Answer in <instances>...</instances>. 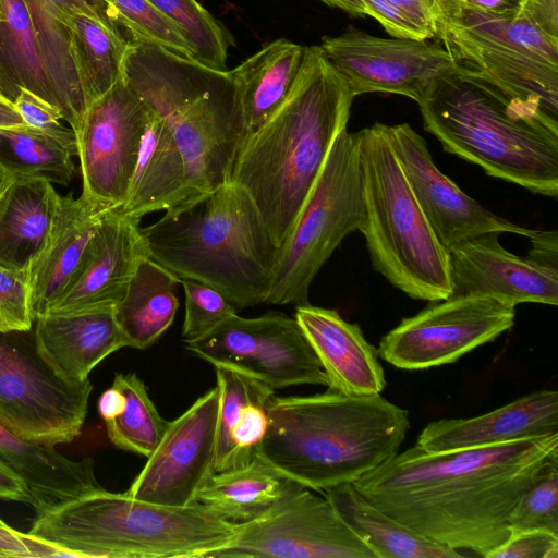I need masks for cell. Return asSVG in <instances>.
Instances as JSON below:
<instances>
[{
	"label": "cell",
	"mask_w": 558,
	"mask_h": 558,
	"mask_svg": "<svg viewBox=\"0 0 558 558\" xmlns=\"http://www.w3.org/2000/svg\"><path fill=\"white\" fill-rule=\"evenodd\" d=\"M498 233H485L449 250L451 294L490 295L513 305L558 304V270L507 251Z\"/></svg>",
	"instance_id": "cell-20"
},
{
	"label": "cell",
	"mask_w": 558,
	"mask_h": 558,
	"mask_svg": "<svg viewBox=\"0 0 558 558\" xmlns=\"http://www.w3.org/2000/svg\"><path fill=\"white\" fill-rule=\"evenodd\" d=\"M0 526H9L2 519H0Z\"/></svg>",
	"instance_id": "cell-56"
},
{
	"label": "cell",
	"mask_w": 558,
	"mask_h": 558,
	"mask_svg": "<svg viewBox=\"0 0 558 558\" xmlns=\"http://www.w3.org/2000/svg\"><path fill=\"white\" fill-rule=\"evenodd\" d=\"M437 35L458 68L558 121V40L522 15H495L442 0Z\"/></svg>",
	"instance_id": "cell-9"
},
{
	"label": "cell",
	"mask_w": 558,
	"mask_h": 558,
	"mask_svg": "<svg viewBox=\"0 0 558 558\" xmlns=\"http://www.w3.org/2000/svg\"><path fill=\"white\" fill-rule=\"evenodd\" d=\"M474 10L504 16L517 15L521 0H456Z\"/></svg>",
	"instance_id": "cell-49"
},
{
	"label": "cell",
	"mask_w": 558,
	"mask_h": 558,
	"mask_svg": "<svg viewBox=\"0 0 558 558\" xmlns=\"http://www.w3.org/2000/svg\"><path fill=\"white\" fill-rule=\"evenodd\" d=\"M219 389L215 472L246 465L268 429L275 389L235 368L215 366Z\"/></svg>",
	"instance_id": "cell-25"
},
{
	"label": "cell",
	"mask_w": 558,
	"mask_h": 558,
	"mask_svg": "<svg viewBox=\"0 0 558 558\" xmlns=\"http://www.w3.org/2000/svg\"><path fill=\"white\" fill-rule=\"evenodd\" d=\"M123 80L171 131L193 194L228 181L243 138L229 71L131 39Z\"/></svg>",
	"instance_id": "cell-7"
},
{
	"label": "cell",
	"mask_w": 558,
	"mask_h": 558,
	"mask_svg": "<svg viewBox=\"0 0 558 558\" xmlns=\"http://www.w3.org/2000/svg\"><path fill=\"white\" fill-rule=\"evenodd\" d=\"M411 1H415V2H418L423 5H425L433 12V14L435 15V19H437L438 11H439V0H411Z\"/></svg>",
	"instance_id": "cell-53"
},
{
	"label": "cell",
	"mask_w": 558,
	"mask_h": 558,
	"mask_svg": "<svg viewBox=\"0 0 558 558\" xmlns=\"http://www.w3.org/2000/svg\"><path fill=\"white\" fill-rule=\"evenodd\" d=\"M515 305L483 294L450 295L404 318L380 340L377 352L397 368L451 364L512 328Z\"/></svg>",
	"instance_id": "cell-12"
},
{
	"label": "cell",
	"mask_w": 558,
	"mask_h": 558,
	"mask_svg": "<svg viewBox=\"0 0 558 558\" xmlns=\"http://www.w3.org/2000/svg\"><path fill=\"white\" fill-rule=\"evenodd\" d=\"M364 218L359 131L333 141L298 220L280 248L266 304L308 302L310 286L333 251Z\"/></svg>",
	"instance_id": "cell-10"
},
{
	"label": "cell",
	"mask_w": 558,
	"mask_h": 558,
	"mask_svg": "<svg viewBox=\"0 0 558 558\" xmlns=\"http://www.w3.org/2000/svg\"><path fill=\"white\" fill-rule=\"evenodd\" d=\"M3 14V5H2V0H0V17L2 16Z\"/></svg>",
	"instance_id": "cell-55"
},
{
	"label": "cell",
	"mask_w": 558,
	"mask_h": 558,
	"mask_svg": "<svg viewBox=\"0 0 558 558\" xmlns=\"http://www.w3.org/2000/svg\"><path fill=\"white\" fill-rule=\"evenodd\" d=\"M185 294L182 338L185 343L199 339L233 314L236 307L214 288L180 279Z\"/></svg>",
	"instance_id": "cell-41"
},
{
	"label": "cell",
	"mask_w": 558,
	"mask_h": 558,
	"mask_svg": "<svg viewBox=\"0 0 558 558\" xmlns=\"http://www.w3.org/2000/svg\"><path fill=\"white\" fill-rule=\"evenodd\" d=\"M330 7L338 8L350 15H366V9L362 0H322Z\"/></svg>",
	"instance_id": "cell-52"
},
{
	"label": "cell",
	"mask_w": 558,
	"mask_h": 558,
	"mask_svg": "<svg viewBox=\"0 0 558 558\" xmlns=\"http://www.w3.org/2000/svg\"><path fill=\"white\" fill-rule=\"evenodd\" d=\"M34 322L39 355L57 374L71 381L88 379L102 360L128 347L114 307L46 314Z\"/></svg>",
	"instance_id": "cell-24"
},
{
	"label": "cell",
	"mask_w": 558,
	"mask_h": 558,
	"mask_svg": "<svg viewBox=\"0 0 558 558\" xmlns=\"http://www.w3.org/2000/svg\"><path fill=\"white\" fill-rule=\"evenodd\" d=\"M60 547L10 526H0V557H58Z\"/></svg>",
	"instance_id": "cell-45"
},
{
	"label": "cell",
	"mask_w": 558,
	"mask_h": 558,
	"mask_svg": "<svg viewBox=\"0 0 558 558\" xmlns=\"http://www.w3.org/2000/svg\"><path fill=\"white\" fill-rule=\"evenodd\" d=\"M112 385L125 396V405L116 417L106 421L110 441L119 449L148 458L160 442L167 426L136 374L118 373Z\"/></svg>",
	"instance_id": "cell-36"
},
{
	"label": "cell",
	"mask_w": 558,
	"mask_h": 558,
	"mask_svg": "<svg viewBox=\"0 0 558 558\" xmlns=\"http://www.w3.org/2000/svg\"><path fill=\"white\" fill-rule=\"evenodd\" d=\"M12 178L3 170H0V196Z\"/></svg>",
	"instance_id": "cell-54"
},
{
	"label": "cell",
	"mask_w": 558,
	"mask_h": 558,
	"mask_svg": "<svg viewBox=\"0 0 558 558\" xmlns=\"http://www.w3.org/2000/svg\"><path fill=\"white\" fill-rule=\"evenodd\" d=\"M558 433V392L543 389L485 414L430 422L415 446L429 452L466 450Z\"/></svg>",
	"instance_id": "cell-21"
},
{
	"label": "cell",
	"mask_w": 558,
	"mask_h": 558,
	"mask_svg": "<svg viewBox=\"0 0 558 558\" xmlns=\"http://www.w3.org/2000/svg\"><path fill=\"white\" fill-rule=\"evenodd\" d=\"M27 126L14 104L0 94V129H15Z\"/></svg>",
	"instance_id": "cell-51"
},
{
	"label": "cell",
	"mask_w": 558,
	"mask_h": 558,
	"mask_svg": "<svg viewBox=\"0 0 558 558\" xmlns=\"http://www.w3.org/2000/svg\"><path fill=\"white\" fill-rule=\"evenodd\" d=\"M292 482L256 454L244 466L211 474L195 502L230 522L244 523L264 514Z\"/></svg>",
	"instance_id": "cell-33"
},
{
	"label": "cell",
	"mask_w": 558,
	"mask_h": 558,
	"mask_svg": "<svg viewBox=\"0 0 558 558\" xmlns=\"http://www.w3.org/2000/svg\"><path fill=\"white\" fill-rule=\"evenodd\" d=\"M257 456L317 492L361 478L395 457L410 427L407 410L383 396L335 390L274 397Z\"/></svg>",
	"instance_id": "cell-3"
},
{
	"label": "cell",
	"mask_w": 558,
	"mask_h": 558,
	"mask_svg": "<svg viewBox=\"0 0 558 558\" xmlns=\"http://www.w3.org/2000/svg\"><path fill=\"white\" fill-rule=\"evenodd\" d=\"M191 195L175 140L163 120L150 110L126 201L117 210L141 220L144 215L166 210Z\"/></svg>",
	"instance_id": "cell-26"
},
{
	"label": "cell",
	"mask_w": 558,
	"mask_h": 558,
	"mask_svg": "<svg viewBox=\"0 0 558 558\" xmlns=\"http://www.w3.org/2000/svg\"><path fill=\"white\" fill-rule=\"evenodd\" d=\"M59 194L49 181L12 178L0 196V266L27 270L44 247Z\"/></svg>",
	"instance_id": "cell-28"
},
{
	"label": "cell",
	"mask_w": 558,
	"mask_h": 558,
	"mask_svg": "<svg viewBox=\"0 0 558 558\" xmlns=\"http://www.w3.org/2000/svg\"><path fill=\"white\" fill-rule=\"evenodd\" d=\"M108 14L128 29L133 40L157 45L193 58V51L180 28L149 0H101Z\"/></svg>",
	"instance_id": "cell-38"
},
{
	"label": "cell",
	"mask_w": 558,
	"mask_h": 558,
	"mask_svg": "<svg viewBox=\"0 0 558 558\" xmlns=\"http://www.w3.org/2000/svg\"><path fill=\"white\" fill-rule=\"evenodd\" d=\"M180 278L150 256L143 257L114 315L129 348L144 350L172 325L179 301Z\"/></svg>",
	"instance_id": "cell-32"
},
{
	"label": "cell",
	"mask_w": 558,
	"mask_h": 558,
	"mask_svg": "<svg viewBox=\"0 0 558 558\" xmlns=\"http://www.w3.org/2000/svg\"><path fill=\"white\" fill-rule=\"evenodd\" d=\"M487 558H558V535L543 530L512 532Z\"/></svg>",
	"instance_id": "cell-43"
},
{
	"label": "cell",
	"mask_w": 558,
	"mask_h": 558,
	"mask_svg": "<svg viewBox=\"0 0 558 558\" xmlns=\"http://www.w3.org/2000/svg\"><path fill=\"white\" fill-rule=\"evenodd\" d=\"M0 460L27 483L37 501L36 514L58 502L104 488L94 460H71L54 447L22 439L0 425Z\"/></svg>",
	"instance_id": "cell-27"
},
{
	"label": "cell",
	"mask_w": 558,
	"mask_h": 558,
	"mask_svg": "<svg viewBox=\"0 0 558 558\" xmlns=\"http://www.w3.org/2000/svg\"><path fill=\"white\" fill-rule=\"evenodd\" d=\"M150 109L120 81L86 110L75 133L82 196L92 204L118 209L126 201Z\"/></svg>",
	"instance_id": "cell-15"
},
{
	"label": "cell",
	"mask_w": 558,
	"mask_h": 558,
	"mask_svg": "<svg viewBox=\"0 0 558 558\" xmlns=\"http://www.w3.org/2000/svg\"><path fill=\"white\" fill-rule=\"evenodd\" d=\"M93 385L57 374L39 355L34 332L0 333V425L54 447L72 442L85 422Z\"/></svg>",
	"instance_id": "cell-11"
},
{
	"label": "cell",
	"mask_w": 558,
	"mask_h": 558,
	"mask_svg": "<svg viewBox=\"0 0 558 558\" xmlns=\"http://www.w3.org/2000/svg\"><path fill=\"white\" fill-rule=\"evenodd\" d=\"M556 458L558 433L444 452L414 445L353 485L417 535L487 558L508 539L512 510Z\"/></svg>",
	"instance_id": "cell-1"
},
{
	"label": "cell",
	"mask_w": 558,
	"mask_h": 558,
	"mask_svg": "<svg viewBox=\"0 0 558 558\" xmlns=\"http://www.w3.org/2000/svg\"><path fill=\"white\" fill-rule=\"evenodd\" d=\"M27 270L0 266V333L32 330Z\"/></svg>",
	"instance_id": "cell-42"
},
{
	"label": "cell",
	"mask_w": 558,
	"mask_h": 558,
	"mask_svg": "<svg viewBox=\"0 0 558 558\" xmlns=\"http://www.w3.org/2000/svg\"><path fill=\"white\" fill-rule=\"evenodd\" d=\"M353 99L348 83L322 48L304 47L288 96L238 147L228 181L251 195L279 248L288 240L333 141L348 125Z\"/></svg>",
	"instance_id": "cell-2"
},
{
	"label": "cell",
	"mask_w": 558,
	"mask_h": 558,
	"mask_svg": "<svg viewBox=\"0 0 558 558\" xmlns=\"http://www.w3.org/2000/svg\"><path fill=\"white\" fill-rule=\"evenodd\" d=\"M366 15L396 38L428 40L437 35L436 19L425 5L411 0H362Z\"/></svg>",
	"instance_id": "cell-40"
},
{
	"label": "cell",
	"mask_w": 558,
	"mask_h": 558,
	"mask_svg": "<svg viewBox=\"0 0 558 558\" xmlns=\"http://www.w3.org/2000/svg\"><path fill=\"white\" fill-rule=\"evenodd\" d=\"M125 405L124 393L114 385L105 390L98 400V412L104 422L119 415Z\"/></svg>",
	"instance_id": "cell-50"
},
{
	"label": "cell",
	"mask_w": 558,
	"mask_h": 558,
	"mask_svg": "<svg viewBox=\"0 0 558 558\" xmlns=\"http://www.w3.org/2000/svg\"><path fill=\"white\" fill-rule=\"evenodd\" d=\"M0 170H2V169L0 168Z\"/></svg>",
	"instance_id": "cell-57"
},
{
	"label": "cell",
	"mask_w": 558,
	"mask_h": 558,
	"mask_svg": "<svg viewBox=\"0 0 558 558\" xmlns=\"http://www.w3.org/2000/svg\"><path fill=\"white\" fill-rule=\"evenodd\" d=\"M141 228L149 256L235 307L265 303L280 248L251 195L231 181L195 193Z\"/></svg>",
	"instance_id": "cell-4"
},
{
	"label": "cell",
	"mask_w": 558,
	"mask_h": 558,
	"mask_svg": "<svg viewBox=\"0 0 558 558\" xmlns=\"http://www.w3.org/2000/svg\"><path fill=\"white\" fill-rule=\"evenodd\" d=\"M0 499L20 501L37 509V501L24 478L0 460Z\"/></svg>",
	"instance_id": "cell-48"
},
{
	"label": "cell",
	"mask_w": 558,
	"mask_h": 558,
	"mask_svg": "<svg viewBox=\"0 0 558 558\" xmlns=\"http://www.w3.org/2000/svg\"><path fill=\"white\" fill-rule=\"evenodd\" d=\"M363 234L373 268L414 300L451 294L449 251L425 217L389 137L375 122L359 131Z\"/></svg>",
	"instance_id": "cell-8"
},
{
	"label": "cell",
	"mask_w": 558,
	"mask_h": 558,
	"mask_svg": "<svg viewBox=\"0 0 558 558\" xmlns=\"http://www.w3.org/2000/svg\"><path fill=\"white\" fill-rule=\"evenodd\" d=\"M304 47L280 38L229 71L243 137L255 132L279 108L299 73Z\"/></svg>",
	"instance_id": "cell-29"
},
{
	"label": "cell",
	"mask_w": 558,
	"mask_h": 558,
	"mask_svg": "<svg viewBox=\"0 0 558 558\" xmlns=\"http://www.w3.org/2000/svg\"><path fill=\"white\" fill-rule=\"evenodd\" d=\"M183 33L198 62L226 70L228 49L232 45L229 32L196 0H149Z\"/></svg>",
	"instance_id": "cell-37"
},
{
	"label": "cell",
	"mask_w": 558,
	"mask_h": 558,
	"mask_svg": "<svg viewBox=\"0 0 558 558\" xmlns=\"http://www.w3.org/2000/svg\"><path fill=\"white\" fill-rule=\"evenodd\" d=\"M185 348L214 366L235 368L275 390L305 384L328 386L299 323L282 313L253 318L233 314Z\"/></svg>",
	"instance_id": "cell-13"
},
{
	"label": "cell",
	"mask_w": 558,
	"mask_h": 558,
	"mask_svg": "<svg viewBox=\"0 0 558 558\" xmlns=\"http://www.w3.org/2000/svg\"><path fill=\"white\" fill-rule=\"evenodd\" d=\"M512 532L543 530L558 535V458L524 493L509 518Z\"/></svg>",
	"instance_id": "cell-39"
},
{
	"label": "cell",
	"mask_w": 558,
	"mask_h": 558,
	"mask_svg": "<svg viewBox=\"0 0 558 558\" xmlns=\"http://www.w3.org/2000/svg\"><path fill=\"white\" fill-rule=\"evenodd\" d=\"M236 530L197 502L165 506L101 488L37 514L27 533L77 558H211Z\"/></svg>",
	"instance_id": "cell-6"
},
{
	"label": "cell",
	"mask_w": 558,
	"mask_h": 558,
	"mask_svg": "<svg viewBox=\"0 0 558 558\" xmlns=\"http://www.w3.org/2000/svg\"><path fill=\"white\" fill-rule=\"evenodd\" d=\"M391 145L438 241L449 251L485 233L529 238L534 230L483 207L435 165L425 140L408 123L389 125Z\"/></svg>",
	"instance_id": "cell-18"
},
{
	"label": "cell",
	"mask_w": 558,
	"mask_h": 558,
	"mask_svg": "<svg viewBox=\"0 0 558 558\" xmlns=\"http://www.w3.org/2000/svg\"><path fill=\"white\" fill-rule=\"evenodd\" d=\"M74 156H77V144L71 128L54 131L31 126L0 129V168L11 178L68 185L75 173Z\"/></svg>",
	"instance_id": "cell-34"
},
{
	"label": "cell",
	"mask_w": 558,
	"mask_h": 558,
	"mask_svg": "<svg viewBox=\"0 0 558 558\" xmlns=\"http://www.w3.org/2000/svg\"><path fill=\"white\" fill-rule=\"evenodd\" d=\"M445 151L530 192L558 195V121L457 66L417 104Z\"/></svg>",
	"instance_id": "cell-5"
},
{
	"label": "cell",
	"mask_w": 558,
	"mask_h": 558,
	"mask_svg": "<svg viewBox=\"0 0 558 558\" xmlns=\"http://www.w3.org/2000/svg\"><path fill=\"white\" fill-rule=\"evenodd\" d=\"M107 211L82 195L77 198L72 194L59 196L47 241L27 268L34 320L48 313L75 278L95 229Z\"/></svg>",
	"instance_id": "cell-23"
},
{
	"label": "cell",
	"mask_w": 558,
	"mask_h": 558,
	"mask_svg": "<svg viewBox=\"0 0 558 558\" xmlns=\"http://www.w3.org/2000/svg\"><path fill=\"white\" fill-rule=\"evenodd\" d=\"M140 221L117 209L107 211L95 229L81 269L47 314L114 307L140 260L149 256Z\"/></svg>",
	"instance_id": "cell-19"
},
{
	"label": "cell",
	"mask_w": 558,
	"mask_h": 558,
	"mask_svg": "<svg viewBox=\"0 0 558 558\" xmlns=\"http://www.w3.org/2000/svg\"><path fill=\"white\" fill-rule=\"evenodd\" d=\"M13 104L27 126L41 131L63 126L60 123L63 120L60 109L26 88H20Z\"/></svg>",
	"instance_id": "cell-44"
},
{
	"label": "cell",
	"mask_w": 558,
	"mask_h": 558,
	"mask_svg": "<svg viewBox=\"0 0 558 558\" xmlns=\"http://www.w3.org/2000/svg\"><path fill=\"white\" fill-rule=\"evenodd\" d=\"M2 5L0 94L13 102L23 87L58 107L25 1L2 0Z\"/></svg>",
	"instance_id": "cell-35"
},
{
	"label": "cell",
	"mask_w": 558,
	"mask_h": 558,
	"mask_svg": "<svg viewBox=\"0 0 558 558\" xmlns=\"http://www.w3.org/2000/svg\"><path fill=\"white\" fill-rule=\"evenodd\" d=\"M376 558L329 500L292 482L260 517L238 523L234 539L211 558Z\"/></svg>",
	"instance_id": "cell-14"
},
{
	"label": "cell",
	"mask_w": 558,
	"mask_h": 558,
	"mask_svg": "<svg viewBox=\"0 0 558 558\" xmlns=\"http://www.w3.org/2000/svg\"><path fill=\"white\" fill-rule=\"evenodd\" d=\"M71 54L88 107L120 81L130 40L101 1L66 15Z\"/></svg>",
	"instance_id": "cell-30"
},
{
	"label": "cell",
	"mask_w": 558,
	"mask_h": 558,
	"mask_svg": "<svg viewBox=\"0 0 558 558\" xmlns=\"http://www.w3.org/2000/svg\"><path fill=\"white\" fill-rule=\"evenodd\" d=\"M319 47L354 97L389 93L418 104L438 77L457 70L448 51L427 40L381 38L350 31L323 38Z\"/></svg>",
	"instance_id": "cell-16"
},
{
	"label": "cell",
	"mask_w": 558,
	"mask_h": 558,
	"mask_svg": "<svg viewBox=\"0 0 558 558\" xmlns=\"http://www.w3.org/2000/svg\"><path fill=\"white\" fill-rule=\"evenodd\" d=\"M218 410L216 385L168 423L160 442L125 493L165 506L195 504L198 490L215 473Z\"/></svg>",
	"instance_id": "cell-17"
},
{
	"label": "cell",
	"mask_w": 558,
	"mask_h": 558,
	"mask_svg": "<svg viewBox=\"0 0 558 558\" xmlns=\"http://www.w3.org/2000/svg\"><path fill=\"white\" fill-rule=\"evenodd\" d=\"M328 380V388L348 396L379 395L386 386L377 350L360 326L336 310L296 305L295 317Z\"/></svg>",
	"instance_id": "cell-22"
},
{
	"label": "cell",
	"mask_w": 558,
	"mask_h": 558,
	"mask_svg": "<svg viewBox=\"0 0 558 558\" xmlns=\"http://www.w3.org/2000/svg\"><path fill=\"white\" fill-rule=\"evenodd\" d=\"M344 523L372 549L376 558H454L462 555L433 543L405 527L368 500L351 483L326 488Z\"/></svg>",
	"instance_id": "cell-31"
},
{
	"label": "cell",
	"mask_w": 558,
	"mask_h": 558,
	"mask_svg": "<svg viewBox=\"0 0 558 558\" xmlns=\"http://www.w3.org/2000/svg\"><path fill=\"white\" fill-rule=\"evenodd\" d=\"M529 239L531 247L526 258L541 267L558 270V232L534 230Z\"/></svg>",
	"instance_id": "cell-47"
},
{
	"label": "cell",
	"mask_w": 558,
	"mask_h": 558,
	"mask_svg": "<svg viewBox=\"0 0 558 558\" xmlns=\"http://www.w3.org/2000/svg\"><path fill=\"white\" fill-rule=\"evenodd\" d=\"M517 15H522L546 36L558 40V0H521Z\"/></svg>",
	"instance_id": "cell-46"
}]
</instances>
